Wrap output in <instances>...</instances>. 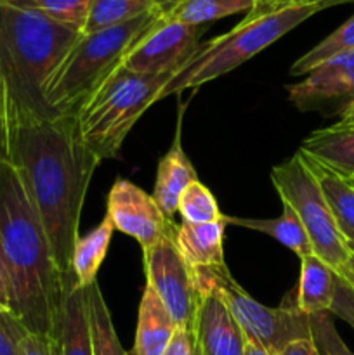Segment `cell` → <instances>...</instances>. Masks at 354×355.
<instances>
[{
    "instance_id": "1",
    "label": "cell",
    "mask_w": 354,
    "mask_h": 355,
    "mask_svg": "<svg viewBox=\"0 0 354 355\" xmlns=\"http://www.w3.org/2000/svg\"><path fill=\"white\" fill-rule=\"evenodd\" d=\"M10 163L19 170L45 229L58 269L75 281L73 250L90 179L101 159L78 135L75 114L14 113Z\"/></svg>"
},
{
    "instance_id": "2",
    "label": "cell",
    "mask_w": 354,
    "mask_h": 355,
    "mask_svg": "<svg viewBox=\"0 0 354 355\" xmlns=\"http://www.w3.org/2000/svg\"><path fill=\"white\" fill-rule=\"evenodd\" d=\"M0 253L10 283V311L30 333L58 342L69 288L19 170L0 162Z\"/></svg>"
},
{
    "instance_id": "3",
    "label": "cell",
    "mask_w": 354,
    "mask_h": 355,
    "mask_svg": "<svg viewBox=\"0 0 354 355\" xmlns=\"http://www.w3.org/2000/svg\"><path fill=\"white\" fill-rule=\"evenodd\" d=\"M82 31L33 10L0 6V61L14 113L54 116L45 89Z\"/></svg>"
},
{
    "instance_id": "4",
    "label": "cell",
    "mask_w": 354,
    "mask_h": 355,
    "mask_svg": "<svg viewBox=\"0 0 354 355\" xmlns=\"http://www.w3.org/2000/svg\"><path fill=\"white\" fill-rule=\"evenodd\" d=\"M319 10H323V7L318 3L257 6L233 30L198 45L196 51L163 87L158 101L233 71Z\"/></svg>"
},
{
    "instance_id": "5",
    "label": "cell",
    "mask_w": 354,
    "mask_h": 355,
    "mask_svg": "<svg viewBox=\"0 0 354 355\" xmlns=\"http://www.w3.org/2000/svg\"><path fill=\"white\" fill-rule=\"evenodd\" d=\"M176 73L142 75L121 66L115 69L76 111V128L83 144L101 162L117 158L128 132L149 106L158 103L160 92Z\"/></svg>"
},
{
    "instance_id": "6",
    "label": "cell",
    "mask_w": 354,
    "mask_h": 355,
    "mask_svg": "<svg viewBox=\"0 0 354 355\" xmlns=\"http://www.w3.org/2000/svg\"><path fill=\"white\" fill-rule=\"evenodd\" d=\"M156 16L158 10H151L118 26L82 33L47 83L45 103L51 113L76 114L90 94L120 68Z\"/></svg>"
},
{
    "instance_id": "7",
    "label": "cell",
    "mask_w": 354,
    "mask_h": 355,
    "mask_svg": "<svg viewBox=\"0 0 354 355\" xmlns=\"http://www.w3.org/2000/svg\"><path fill=\"white\" fill-rule=\"evenodd\" d=\"M194 283L201 293H215L236 319L246 340L259 343L271 355H280L288 345L301 340H311L309 315L298 311L295 297L290 304L266 307L253 300L235 281L228 267L193 269Z\"/></svg>"
},
{
    "instance_id": "8",
    "label": "cell",
    "mask_w": 354,
    "mask_h": 355,
    "mask_svg": "<svg viewBox=\"0 0 354 355\" xmlns=\"http://www.w3.org/2000/svg\"><path fill=\"white\" fill-rule=\"evenodd\" d=\"M271 180L281 203L290 205L304 225L314 255L339 274L347 266L353 252L344 241L304 155L297 151L290 159L274 166Z\"/></svg>"
},
{
    "instance_id": "9",
    "label": "cell",
    "mask_w": 354,
    "mask_h": 355,
    "mask_svg": "<svg viewBox=\"0 0 354 355\" xmlns=\"http://www.w3.org/2000/svg\"><path fill=\"white\" fill-rule=\"evenodd\" d=\"M144 255L146 284L153 288L177 328L191 331L201 295L194 283L193 269L187 266L174 239H165Z\"/></svg>"
},
{
    "instance_id": "10",
    "label": "cell",
    "mask_w": 354,
    "mask_h": 355,
    "mask_svg": "<svg viewBox=\"0 0 354 355\" xmlns=\"http://www.w3.org/2000/svg\"><path fill=\"white\" fill-rule=\"evenodd\" d=\"M203 26H189L158 12L151 26L125 55L121 68L142 75L177 71L200 45Z\"/></svg>"
},
{
    "instance_id": "11",
    "label": "cell",
    "mask_w": 354,
    "mask_h": 355,
    "mask_svg": "<svg viewBox=\"0 0 354 355\" xmlns=\"http://www.w3.org/2000/svg\"><path fill=\"white\" fill-rule=\"evenodd\" d=\"M106 217L113 227L130 236L141 245L142 253L165 239L176 241L177 225L167 217L155 201L153 194L132 184L118 179L108 193Z\"/></svg>"
},
{
    "instance_id": "12",
    "label": "cell",
    "mask_w": 354,
    "mask_h": 355,
    "mask_svg": "<svg viewBox=\"0 0 354 355\" xmlns=\"http://www.w3.org/2000/svg\"><path fill=\"white\" fill-rule=\"evenodd\" d=\"M304 76L287 87L288 101L301 111L342 116L354 103V51L321 62Z\"/></svg>"
},
{
    "instance_id": "13",
    "label": "cell",
    "mask_w": 354,
    "mask_h": 355,
    "mask_svg": "<svg viewBox=\"0 0 354 355\" xmlns=\"http://www.w3.org/2000/svg\"><path fill=\"white\" fill-rule=\"evenodd\" d=\"M191 335L200 355H243L245 352V333L222 298L215 293H201Z\"/></svg>"
},
{
    "instance_id": "14",
    "label": "cell",
    "mask_w": 354,
    "mask_h": 355,
    "mask_svg": "<svg viewBox=\"0 0 354 355\" xmlns=\"http://www.w3.org/2000/svg\"><path fill=\"white\" fill-rule=\"evenodd\" d=\"M180 120L177 121V132L174 137L172 146L169 151L160 158L158 170H156L155 189H153V198L162 208L167 217L172 218L179 211L180 194L184 193L187 186L194 180H198L196 170L193 163L187 158L183 149V141H180Z\"/></svg>"
},
{
    "instance_id": "15",
    "label": "cell",
    "mask_w": 354,
    "mask_h": 355,
    "mask_svg": "<svg viewBox=\"0 0 354 355\" xmlns=\"http://www.w3.org/2000/svg\"><path fill=\"white\" fill-rule=\"evenodd\" d=\"M177 324L151 286L146 284L139 304L134 345L127 355H163L177 333Z\"/></svg>"
},
{
    "instance_id": "16",
    "label": "cell",
    "mask_w": 354,
    "mask_h": 355,
    "mask_svg": "<svg viewBox=\"0 0 354 355\" xmlns=\"http://www.w3.org/2000/svg\"><path fill=\"white\" fill-rule=\"evenodd\" d=\"M224 217L210 224L177 225L176 246L191 269L224 266Z\"/></svg>"
},
{
    "instance_id": "17",
    "label": "cell",
    "mask_w": 354,
    "mask_h": 355,
    "mask_svg": "<svg viewBox=\"0 0 354 355\" xmlns=\"http://www.w3.org/2000/svg\"><path fill=\"white\" fill-rule=\"evenodd\" d=\"M340 276L316 255L301 259V277L295 304L305 315L332 311Z\"/></svg>"
},
{
    "instance_id": "18",
    "label": "cell",
    "mask_w": 354,
    "mask_h": 355,
    "mask_svg": "<svg viewBox=\"0 0 354 355\" xmlns=\"http://www.w3.org/2000/svg\"><path fill=\"white\" fill-rule=\"evenodd\" d=\"M301 151L314 162L349 179L354 175V128L332 127L312 132L301 146Z\"/></svg>"
},
{
    "instance_id": "19",
    "label": "cell",
    "mask_w": 354,
    "mask_h": 355,
    "mask_svg": "<svg viewBox=\"0 0 354 355\" xmlns=\"http://www.w3.org/2000/svg\"><path fill=\"white\" fill-rule=\"evenodd\" d=\"M304 158L311 172L314 173L319 187H321L323 196H325L326 203H328L333 220H335L344 241L349 246L351 252L354 253V187L351 186L349 180L344 179L342 175L333 172L332 168H328L323 163L314 162V159H311L305 155Z\"/></svg>"
},
{
    "instance_id": "20",
    "label": "cell",
    "mask_w": 354,
    "mask_h": 355,
    "mask_svg": "<svg viewBox=\"0 0 354 355\" xmlns=\"http://www.w3.org/2000/svg\"><path fill=\"white\" fill-rule=\"evenodd\" d=\"M224 220L228 225H238V227L257 231L260 234H267L269 238L287 246L288 250H292L298 259L314 255L304 225L298 220L297 214L292 210L290 205L287 203H283V211L276 218H243L224 215Z\"/></svg>"
},
{
    "instance_id": "21",
    "label": "cell",
    "mask_w": 354,
    "mask_h": 355,
    "mask_svg": "<svg viewBox=\"0 0 354 355\" xmlns=\"http://www.w3.org/2000/svg\"><path fill=\"white\" fill-rule=\"evenodd\" d=\"M58 350L59 355H92L87 288L76 286V283L66 295Z\"/></svg>"
},
{
    "instance_id": "22",
    "label": "cell",
    "mask_w": 354,
    "mask_h": 355,
    "mask_svg": "<svg viewBox=\"0 0 354 355\" xmlns=\"http://www.w3.org/2000/svg\"><path fill=\"white\" fill-rule=\"evenodd\" d=\"M115 227L108 217L103 218L99 225L83 238H78L73 250L71 270L75 276L76 286L89 288L97 281V272L106 259Z\"/></svg>"
},
{
    "instance_id": "23",
    "label": "cell",
    "mask_w": 354,
    "mask_h": 355,
    "mask_svg": "<svg viewBox=\"0 0 354 355\" xmlns=\"http://www.w3.org/2000/svg\"><path fill=\"white\" fill-rule=\"evenodd\" d=\"M255 7L257 0H176L160 14L189 26H203L205 23L233 14H248Z\"/></svg>"
},
{
    "instance_id": "24",
    "label": "cell",
    "mask_w": 354,
    "mask_h": 355,
    "mask_svg": "<svg viewBox=\"0 0 354 355\" xmlns=\"http://www.w3.org/2000/svg\"><path fill=\"white\" fill-rule=\"evenodd\" d=\"M87 302H89V324L92 355H127L115 331L113 319L110 309L103 297L97 281L87 288Z\"/></svg>"
},
{
    "instance_id": "25",
    "label": "cell",
    "mask_w": 354,
    "mask_h": 355,
    "mask_svg": "<svg viewBox=\"0 0 354 355\" xmlns=\"http://www.w3.org/2000/svg\"><path fill=\"white\" fill-rule=\"evenodd\" d=\"M156 10L151 0H92L82 33L106 30Z\"/></svg>"
},
{
    "instance_id": "26",
    "label": "cell",
    "mask_w": 354,
    "mask_h": 355,
    "mask_svg": "<svg viewBox=\"0 0 354 355\" xmlns=\"http://www.w3.org/2000/svg\"><path fill=\"white\" fill-rule=\"evenodd\" d=\"M349 51H354V14L342 24V26L337 28L333 33H330L328 37L323 38L319 44H316L311 51L305 52L304 55H301V58L292 64L290 75H307L311 69H314L316 66H319L321 62L328 61V59Z\"/></svg>"
},
{
    "instance_id": "27",
    "label": "cell",
    "mask_w": 354,
    "mask_h": 355,
    "mask_svg": "<svg viewBox=\"0 0 354 355\" xmlns=\"http://www.w3.org/2000/svg\"><path fill=\"white\" fill-rule=\"evenodd\" d=\"M92 0H0V6L33 10L82 31Z\"/></svg>"
},
{
    "instance_id": "28",
    "label": "cell",
    "mask_w": 354,
    "mask_h": 355,
    "mask_svg": "<svg viewBox=\"0 0 354 355\" xmlns=\"http://www.w3.org/2000/svg\"><path fill=\"white\" fill-rule=\"evenodd\" d=\"M179 214L187 224H210L224 217L212 191L200 180L191 182L180 194Z\"/></svg>"
},
{
    "instance_id": "29",
    "label": "cell",
    "mask_w": 354,
    "mask_h": 355,
    "mask_svg": "<svg viewBox=\"0 0 354 355\" xmlns=\"http://www.w3.org/2000/svg\"><path fill=\"white\" fill-rule=\"evenodd\" d=\"M311 322V340L319 355H354L335 328L330 312L309 315Z\"/></svg>"
},
{
    "instance_id": "30",
    "label": "cell",
    "mask_w": 354,
    "mask_h": 355,
    "mask_svg": "<svg viewBox=\"0 0 354 355\" xmlns=\"http://www.w3.org/2000/svg\"><path fill=\"white\" fill-rule=\"evenodd\" d=\"M10 134H12V101L0 61V162H10Z\"/></svg>"
},
{
    "instance_id": "31",
    "label": "cell",
    "mask_w": 354,
    "mask_h": 355,
    "mask_svg": "<svg viewBox=\"0 0 354 355\" xmlns=\"http://www.w3.org/2000/svg\"><path fill=\"white\" fill-rule=\"evenodd\" d=\"M28 331L10 311H0V355H21L19 340Z\"/></svg>"
},
{
    "instance_id": "32",
    "label": "cell",
    "mask_w": 354,
    "mask_h": 355,
    "mask_svg": "<svg viewBox=\"0 0 354 355\" xmlns=\"http://www.w3.org/2000/svg\"><path fill=\"white\" fill-rule=\"evenodd\" d=\"M21 355H59L58 342L49 336L24 331L19 340Z\"/></svg>"
},
{
    "instance_id": "33",
    "label": "cell",
    "mask_w": 354,
    "mask_h": 355,
    "mask_svg": "<svg viewBox=\"0 0 354 355\" xmlns=\"http://www.w3.org/2000/svg\"><path fill=\"white\" fill-rule=\"evenodd\" d=\"M330 314L344 319V321L354 329V291L351 290V286L342 279V277H340L339 281L335 304H333Z\"/></svg>"
},
{
    "instance_id": "34",
    "label": "cell",
    "mask_w": 354,
    "mask_h": 355,
    "mask_svg": "<svg viewBox=\"0 0 354 355\" xmlns=\"http://www.w3.org/2000/svg\"><path fill=\"white\" fill-rule=\"evenodd\" d=\"M163 355H194L193 335H191V331L183 328L177 329L176 336H174L169 349H167V352Z\"/></svg>"
},
{
    "instance_id": "35",
    "label": "cell",
    "mask_w": 354,
    "mask_h": 355,
    "mask_svg": "<svg viewBox=\"0 0 354 355\" xmlns=\"http://www.w3.org/2000/svg\"><path fill=\"white\" fill-rule=\"evenodd\" d=\"M10 300L12 298H10L9 276H7L6 263H3L2 253H0V311H10Z\"/></svg>"
},
{
    "instance_id": "36",
    "label": "cell",
    "mask_w": 354,
    "mask_h": 355,
    "mask_svg": "<svg viewBox=\"0 0 354 355\" xmlns=\"http://www.w3.org/2000/svg\"><path fill=\"white\" fill-rule=\"evenodd\" d=\"M280 355H319V352L316 350L312 340H301L288 345Z\"/></svg>"
},
{
    "instance_id": "37",
    "label": "cell",
    "mask_w": 354,
    "mask_h": 355,
    "mask_svg": "<svg viewBox=\"0 0 354 355\" xmlns=\"http://www.w3.org/2000/svg\"><path fill=\"white\" fill-rule=\"evenodd\" d=\"M347 2H354V0H280L278 3H318L323 9H326V7L340 6V3Z\"/></svg>"
},
{
    "instance_id": "38",
    "label": "cell",
    "mask_w": 354,
    "mask_h": 355,
    "mask_svg": "<svg viewBox=\"0 0 354 355\" xmlns=\"http://www.w3.org/2000/svg\"><path fill=\"white\" fill-rule=\"evenodd\" d=\"M339 276L342 277V279L349 284L351 290L354 291V253H353V257L349 259V262H347V266L340 270Z\"/></svg>"
},
{
    "instance_id": "39",
    "label": "cell",
    "mask_w": 354,
    "mask_h": 355,
    "mask_svg": "<svg viewBox=\"0 0 354 355\" xmlns=\"http://www.w3.org/2000/svg\"><path fill=\"white\" fill-rule=\"evenodd\" d=\"M335 125L337 127H342V128H354V103L347 107L346 113L340 116L339 123H335Z\"/></svg>"
},
{
    "instance_id": "40",
    "label": "cell",
    "mask_w": 354,
    "mask_h": 355,
    "mask_svg": "<svg viewBox=\"0 0 354 355\" xmlns=\"http://www.w3.org/2000/svg\"><path fill=\"white\" fill-rule=\"evenodd\" d=\"M243 355H271L267 352L264 347H260L259 343L252 342V340H246V345H245V352Z\"/></svg>"
},
{
    "instance_id": "41",
    "label": "cell",
    "mask_w": 354,
    "mask_h": 355,
    "mask_svg": "<svg viewBox=\"0 0 354 355\" xmlns=\"http://www.w3.org/2000/svg\"><path fill=\"white\" fill-rule=\"evenodd\" d=\"M153 6H155V9L158 10V12H163L165 9H169L170 6H172L176 0H151Z\"/></svg>"
},
{
    "instance_id": "42",
    "label": "cell",
    "mask_w": 354,
    "mask_h": 355,
    "mask_svg": "<svg viewBox=\"0 0 354 355\" xmlns=\"http://www.w3.org/2000/svg\"><path fill=\"white\" fill-rule=\"evenodd\" d=\"M280 0H257V6H274L278 3Z\"/></svg>"
},
{
    "instance_id": "43",
    "label": "cell",
    "mask_w": 354,
    "mask_h": 355,
    "mask_svg": "<svg viewBox=\"0 0 354 355\" xmlns=\"http://www.w3.org/2000/svg\"><path fill=\"white\" fill-rule=\"evenodd\" d=\"M347 180H349V184H351V186H353V187H354V175H351V177H349V179H347Z\"/></svg>"
},
{
    "instance_id": "44",
    "label": "cell",
    "mask_w": 354,
    "mask_h": 355,
    "mask_svg": "<svg viewBox=\"0 0 354 355\" xmlns=\"http://www.w3.org/2000/svg\"><path fill=\"white\" fill-rule=\"evenodd\" d=\"M193 345H194V343H193ZM194 355H200V354H198V352H196V349H194Z\"/></svg>"
}]
</instances>
